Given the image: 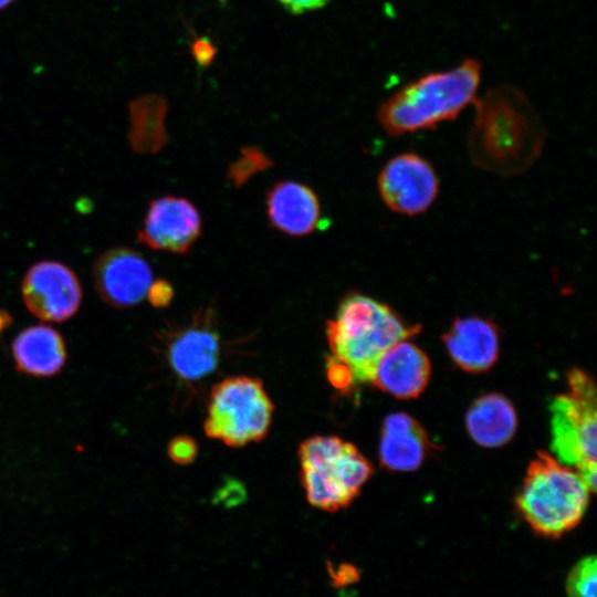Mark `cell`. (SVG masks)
<instances>
[{
    "instance_id": "cell-17",
    "label": "cell",
    "mask_w": 597,
    "mask_h": 597,
    "mask_svg": "<svg viewBox=\"0 0 597 597\" xmlns=\"http://www.w3.org/2000/svg\"><path fill=\"white\" fill-rule=\"evenodd\" d=\"M429 444L426 431L411 416L391 413L383 426L380 463L392 471L416 470L423 462Z\"/></svg>"
},
{
    "instance_id": "cell-26",
    "label": "cell",
    "mask_w": 597,
    "mask_h": 597,
    "mask_svg": "<svg viewBox=\"0 0 597 597\" xmlns=\"http://www.w3.org/2000/svg\"><path fill=\"white\" fill-rule=\"evenodd\" d=\"M328 0H280V2L293 13H302L325 6Z\"/></svg>"
},
{
    "instance_id": "cell-25",
    "label": "cell",
    "mask_w": 597,
    "mask_h": 597,
    "mask_svg": "<svg viewBox=\"0 0 597 597\" xmlns=\"http://www.w3.org/2000/svg\"><path fill=\"white\" fill-rule=\"evenodd\" d=\"M216 52L213 43L205 36L196 38L191 44V54L200 66L210 65Z\"/></svg>"
},
{
    "instance_id": "cell-14",
    "label": "cell",
    "mask_w": 597,
    "mask_h": 597,
    "mask_svg": "<svg viewBox=\"0 0 597 597\" xmlns=\"http://www.w3.org/2000/svg\"><path fill=\"white\" fill-rule=\"evenodd\" d=\"M265 206L272 227L292 237L313 232L322 221L316 193L298 181L276 182L266 193Z\"/></svg>"
},
{
    "instance_id": "cell-18",
    "label": "cell",
    "mask_w": 597,
    "mask_h": 597,
    "mask_svg": "<svg viewBox=\"0 0 597 597\" xmlns=\"http://www.w3.org/2000/svg\"><path fill=\"white\" fill-rule=\"evenodd\" d=\"M465 423L476 443L493 448L511 440L516 430L517 419L510 400L499 394H488L471 405Z\"/></svg>"
},
{
    "instance_id": "cell-12",
    "label": "cell",
    "mask_w": 597,
    "mask_h": 597,
    "mask_svg": "<svg viewBox=\"0 0 597 597\" xmlns=\"http://www.w3.org/2000/svg\"><path fill=\"white\" fill-rule=\"evenodd\" d=\"M219 350V334L213 316L206 308L199 311L189 325L169 336L167 358L180 378L198 380L216 369Z\"/></svg>"
},
{
    "instance_id": "cell-6",
    "label": "cell",
    "mask_w": 597,
    "mask_h": 597,
    "mask_svg": "<svg viewBox=\"0 0 597 597\" xmlns=\"http://www.w3.org/2000/svg\"><path fill=\"white\" fill-rule=\"evenodd\" d=\"M569 391L551 405L552 451L556 459L574 468L590 492L596 488V386L580 369L568 374Z\"/></svg>"
},
{
    "instance_id": "cell-5",
    "label": "cell",
    "mask_w": 597,
    "mask_h": 597,
    "mask_svg": "<svg viewBox=\"0 0 597 597\" xmlns=\"http://www.w3.org/2000/svg\"><path fill=\"white\" fill-rule=\"evenodd\" d=\"M297 454L306 500L326 512L348 506L373 473L370 462L356 446L335 436L307 438Z\"/></svg>"
},
{
    "instance_id": "cell-3",
    "label": "cell",
    "mask_w": 597,
    "mask_h": 597,
    "mask_svg": "<svg viewBox=\"0 0 597 597\" xmlns=\"http://www.w3.org/2000/svg\"><path fill=\"white\" fill-rule=\"evenodd\" d=\"M480 81L481 64L474 59L428 73L385 100L377 112L378 122L391 136L433 128L454 119L476 101Z\"/></svg>"
},
{
    "instance_id": "cell-2",
    "label": "cell",
    "mask_w": 597,
    "mask_h": 597,
    "mask_svg": "<svg viewBox=\"0 0 597 597\" xmlns=\"http://www.w3.org/2000/svg\"><path fill=\"white\" fill-rule=\"evenodd\" d=\"M325 329L331 356L348 367L357 385L371 383L383 354L418 334L420 326L406 322L387 304L353 292L342 298Z\"/></svg>"
},
{
    "instance_id": "cell-7",
    "label": "cell",
    "mask_w": 597,
    "mask_h": 597,
    "mask_svg": "<svg viewBox=\"0 0 597 597\" xmlns=\"http://www.w3.org/2000/svg\"><path fill=\"white\" fill-rule=\"evenodd\" d=\"M273 410L259 378L227 377L211 388L205 432L232 448L259 442L269 433Z\"/></svg>"
},
{
    "instance_id": "cell-24",
    "label": "cell",
    "mask_w": 597,
    "mask_h": 597,
    "mask_svg": "<svg viewBox=\"0 0 597 597\" xmlns=\"http://www.w3.org/2000/svg\"><path fill=\"white\" fill-rule=\"evenodd\" d=\"M146 296L154 307L163 308L172 301L174 287L166 280H157L151 282Z\"/></svg>"
},
{
    "instance_id": "cell-20",
    "label": "cell",
    "mask_w": 597,
    "mask_h": 597,
    "mask_svg": "<svg viewBox=\"0 0 597 597\" xmlns=\"http://www.w3.org/2000/svg\"><path fill=\"white\" fill-rule=\"evenodd\" d=\"M597 565L594 555L580 558L566 578L567 597H596Z\"/></svg>"
},
{
    "instance_id": "cell-4",
    "label": "cell",
    "mask_w": 597,
    "mask_h": 597,
    "mask_svg": "<svg viewBox=\"0 0 597 597\" xmlns=\"http://www.w3.org/2000/svg\"><path fill=\"white\" fill-rule=\"evenodd\" d=\"M589 493L578 471L538 451L527 468L516 506L535 533L558 538L579 524Z\"/></svg>"
},
{
    "instance_id": "cell-13",
    "label": "cell",
    "mask_w": 597,
    "mask_h": 597,
    "mask_svg": "<svg viewBox=\"0 0 597 597\" xmlns=\"http://www.w3.org/2000/svg\"><path fill=\"white\" fill-rule=\"evenodd\" d=\"M427 355L408 339L389 347L376 364L371 383L400 399L418 397L430 377Z\"/></svg>"
},
{
    "instance_id": "cell-8",
    "label": "cell",
    "mask_w": 597,
    "mask_h": 597,
    "mask_svg": "<svg viewBox=\"0 0 597 597\" xmlns=\"http://www.w3.org/2000/svg\"><path fill=\"white\" fill-rule=\"evenodd\" d=\"M377 186L384 203L391 211L406 216L428 210L439 192L434 168L416 153L390 158L378 174Z\"/></svg>"
},
{
    "instance_id": "cell-16",
    "label": "cell",
    "mask_w": 597,
    "mask_h": 597,
    "mask_svg": "<svg viewBox=\"0 0 597 597\" xmlns=\"http://www.w3.org/2000/svg\"><path fill=\"white\" fill-rule=\"evenodd\" d=\"M17 369L33 377H50L60 373L67 358L61 334L48 325L22 329L12 342Z\"/></svg>"
},
{
    "instance_id": "cell-21",
    "label": "cell",
    "mask_w": 597,
    "mask_h": 597,
    "mask_svg": "<svg viewBox=\"0 0 597 597\" xmlns=\"http://www.w3.org/2000/svg\"><path fill=\"white\" fill-rule=\"evenodd\" d=\"M271 166L270 158L256 147H245L240 156L232 163L228 171V178L233 186L240 187L253 175L268 169Z\"/></svg>"
},
{
    "instance_id": "cell-9",
    "label": "cell",
    "mask_w": 597,
    "mask_h": 597,
    "mask_svg": "<svg viewBox=\"0 0 597 597\" xmlns=\"http://www.w3.org/2000/svg\"><path fill=\"white\" fill-rule=\"evenodd\" d=\"M27 308L46 322H64L78 311L82 287L74 271L59 261H40L30 266L21 284Z\"/></svg>"
},
{
    "instance_id": "cell-22",
    "label": "cell",
    "mask_w": 597,
    "mask_h": 597,
    "mask_svg": "<svg viewBox=\"0 0 597 597\" xmlns=\"http://www.w3.org/2000/svg\"><path fill=\"white\" fill-rule=\"evenodd\" d=\"M167 452L174 462L178 464H188L196 459L198 446L190 437L178 436L169 442Z\"/></svg>"
},
{
    "instance_id": "cell-28",
    "label": "cell",
    "mask_w": 597,
    "mask_h": 597,
    "mask_svg": "<svg viewBox=\"0 0 597 597\" xmlns=\"http://www.w3.org/2000/svg\"><path fill=\"white\" fill-rule=\"evenodd\" d=\"M12 1L13 0H0V9L4 8L6 6H8Z\"/></svg>"
},
{
    "instance_id": "cell-15",
    "label": "cell",
    "mask_w": 597,
    "mask_h": 597,
    "mask_svg": "<svg viewBox=\"0 0 597 597\" xmlns=\"http://www.w3.org/2000/svg\"><path fill=\"white\" fill-rule=\"evenodd\" d=\"M443 342L453 362L470 373L488 370L499 355L498 328L480 316L455 318L443 335Z\"/></svg>"
},
{
    "instance_id": "cell-19",
    "label": "cell",
    "mask_w": 597,
    "mask_h": 597,
    "mask_svg": "<svg viewBox=\"0 0 597 597\" xmlns=\"http://www.w3.org/2000/svg\"><path fill=\"white\" fill-rule=\"evenodd\" d=\"M166 101L149 94L136 98L129 104L128 142L138 154H156L168 142L165 118Z\"/></svg>"
},
{
    "instance_id": "cell-27",
    "label": "cell",
    "mask_w": 597,
    "mask_h": 597,
    "mask_svg": "<svg viewBox=\"0 0 597 597\" xmlns=\"http://www.w3.org/2000/svg\"><path fill=\"white\" fill-rule=\"evenodd\" d=\"M12 324V316L4 310H0V335Z\"/></svg>"
},
{
    "instance_id": "cell-23",
    "label": "cell",
    "mask_w": 597,
    "mask_h": 597,
    "mask_svg": "<svg viewBox=\"0 0 597 597\" xmlns=\"http://www.w3.org/2000/svg\"><path fill=\"white\" fill-rule=\"evenodd\" d=\"M326 375L335 389L348 391L355 385L348 367L333 356L326 359Z\"/></svg>"
},
{
    "instance_id": "cell-10",
    "label": "cell",
    "mask_w": 597,
    "mask_h": 597,
    "mask_svg": "<svg viewBox=\"0 0 597 597\" xmlns=\"http://www.w3.org/2000/svg\"><path fill=\"white\" fill-rule=\"evenodd\" d=\"M201 234V218L188 199L164 196L147 209L138 240L153 250L187 253Z\"/></svg>"
},
{
    "instance_id": "cell-1",
    "label": "cell",
    "mask_w": 597,
    "mask_h": 597,
    "mask_svg": "<svg viewBox=\"0 0 597 597\" xmlns=\"http://www.w3.org/2000/svg\"><path fill=\"white\" fill-rule=\"evenodd\" d=\"M474 103L468 137L473 165L500 176L530 168L543 149L546 133L528 98L516 87L501 85Z\"/></svg>"
},
{
    "instance_id": "cell-11",
    "label": "cell",
    "mask_w": 597,
    "mask_h": 597,
    "mask_svg": "<svg viewBox=\"0 0 597 597\" xmlns=\"http://www.w3.org/2000/svg\"><path fill=\"white\" fill-rule=\"evenodd\" d=\"M93 277L97 293L108 305L127 308L140 303L153 282L149 263L130 248H113L94 263Z\"/></svg>"
}]
</instances>
